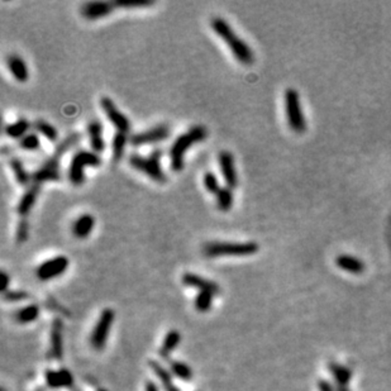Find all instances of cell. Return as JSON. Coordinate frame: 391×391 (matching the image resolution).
I'll return each instance as SVG.
<instances>
[{
  "mask_svg": "<svg viewBox=\"0 0 391 391\" xmlns=\"http://www.w3.org/2000/svg\"><path fill=\"white\" fill-rule=\"evenodd\" d=\"M210 27L213 32L217 34L219 38L226 42L227 46L231 49L236 60L242 65H252L254 61V54L251 47L242 39L236 32L233 31L228 22L220 17H214L210 19Z\"/></svg>",
  "mask_w": 391,
  "mask_h": 391,
  "instance_id": "6da1fadb",
  "label": "cell"
},
{
  "mask_svg": "<svg viewBox=\"0 0 391 391\" xmlns=\"http://www.w3.org/2000/svg\"><path fill=\"white\" fill-rule=\"evenodd\" d=\"M208 137V131L204 125H194L184 135L179 136L170 148V163L175 172H180L185 167V153L191 146L203 142Z\"/></svg>",
  "mask_w": 391,
  "mask_h": 391,
  "instance_id": "7a4b0ae2",
  "label": "cell"
},
{
  "mask_svg": "<svg viewBox=\"0 0 391 391\" xmlns=\"http://www.w3.org/2000/svg\"><path fill=\"white\" fill-rule=\"evenodd\" d=\"M259 249L256 242H208L203 247L204 256L217 257H246L257 253Z\"/></svg>",
  "mask_w": 391,
  "mask_h": 391,
  "instance_id": "3957f363",
  "label": "cell"
},
{
  "mask_svg": "<svg viewBox=\"0 0 391 391\" xmlns=\"http://www.w3.org/2000/svg\"><path fill=\"white\" fill-rule=\"evenodd\" d=\"M161 158H162V151L157 148V150H153L147 157L138 155V153H132L128 158V162L133 169L140 171L141 174H145L153 181L158 182V184H165L167 176L161 167Z\"/></svg>",
  "mask_w": 391,
  "mask_h": 391,
  "instance_id": "277c9868",
  "label": "cell"
},
{
  "mask_svg": "<svg viewBox=\"0 0 391 391\" xmlns=\"http://www.w3.org/2000/svg\"><path fill=\"white\" fill-rule=\"evenodd\" d=\"M100 156L94 151H78L71 158L70 166H69V180L75 186H80L85 181V167H99L101 166Z\"/></svg>",
  "mask_w": 391,
  "mask_h": 391,
  "instance_id": "5b68a950",
  "label": "cell"
},
{
  "mask_svg": "<svg viewBox=\"0 0 391 391\" xmlns=\"http://www.w3.org/2000/svg\"><path fill=\"white\" fill-rule=\"evenodd\" d=\"M285 109L288 123L291 129L296 133H304L306 131V119L301 110L300 96L295 89H288L285 93Z\"/></svg>",
  "mask_w": 391,
  "mask_h": 391,
  "instance_id": "8992f818",
  "label": "cell"
},
{
  "mask_svg": "<svg viewBox=\"0 0 391 391\" xmlns=\"http://www.w3.org/2000/svg\"><path fill=\"white\" fill-rule=\"evenodd\" d=\"M114 321V311L111 309H105L103 310V313L99 316V320L96 323L95 328H94L93 334H91V346H93L95 350L101 351L105 347L106 340H108L109 331H110V327Z\"/></svg>",
  "mask_w": 391,
  "mask_h": 391,
  "instance_id": "52a82bcc",
  "label": "cell"
},
{
  "mask_svg": "<svg viewBox=\"0 0 391 391\" xmlns=\"http://www.w3.org/2000/svg\"><path fill=\"white\" fill-rule=\"evenodd\" d=\"M60 160L61 158L56 155H52L51 157L47 158L43 165L32 174V182L42 185L47 181H60Z\"/></svg>",
  "mask_w": 391,
  "mask_h": 391,
  "instance_id": "ba28073f",
  "label": "cell"
},
{
  "mask_svg": "<svg viewBox=\"0 0 391 391\" xmlns=\"http://www.w3.org/2000/svg\"><path fill=\"white\" fill-rule=\"evenodd\" d=\"M100 106L101 109L105 113L106 118H108L109 122L114 125L115 129L120 133H125L127 135L131 131V123L129 119L123 114L122 111L117 108V105L114 104V101L111 100L110 98H101L100 100Z\"/></svg>",
  "mask_w": 391,
  "mask_h": 391,
  "instance_id": "9c48e42d",
  "label": "cell"
},
{
  "mask_svg": "<svg viewBox=\"0 0 391 391\" xmlns=\"http://www.w3.org/2000/svg\"><path fill=\"white\" fill-rule=\"evenodd\" d=\"M170 136V127L167 124H160L156 127L150 128V129L145 131V132L136 133L131 137V143L135 147H140V146L145 145H152V143L162 142V141L167 140Z\"/></svg>",
  "mask_w": 391,
  "mask_h": 391,
  "instance_id": "30bf717a",
  "label": "cell"
},
{
  "mask_svg": "<svg viewBox=\"0 0 391 391\" xmlns=\"http://www.w3.org/2000/svg\"><path fill=\"white\" fill-rule=\"evenodd\" d=\"M69 267V259L65 256H58L54 258L47 259L41 264L37 269V277L42 281L52 280L54 277H58L66 271Z\"/></svg>",
  "mask_w": 391,
  "mask_h": 391,
  "instance_id": "8fae6325",
  "label": "cell"
},
{
  "mask_svg": "<svg viewBox=\"0 0 391 391\" xmlns=\"http://www.w3.org/2000/svg\"><path fill=\"white\" fill-rule=\"evenodd\" d=\"M218 162H219L220 172H222L227 186L231 189H236L238 186V175H237L233 155L229 151H222L218 156Z\"/></svg>",
  "mask_w": 391,
  "mask_h": 391,
  "instance_id": "7c38bea8",
  "label": "cell"
},
{
  "mask_svg": "<svg viewBox=\"0 0 391 391\" xmlns=\"http://www.w3.org/2000/svg\"><path fill=\"white\" fill-rule=\"evenodd\" d=\"M114 2H88L81 6L80 13L89 21H95L109 16L114 12Z\"/></svg>",
  "mask_w": 391,
  "mask_h": 391,
  "instance_id": "4fadbf2b",
  "label": "cell"
},
{
  "mask_svg": "<svg viewBox=\"0 0 391 391\" xmlns=\"http://www.w3.org/2000/svg\"><path fill=\"white\" fill-rule=\"evenodd\" d=\"M182 283H184V285L189 286V288L198 289L199 291H209V293L214 294V295H217L220 291L217 283L208 280V279H204V277L199 276V275L191 274V272L184 274V276H182Z\"/></svg>",
  "mask_w": 391,
  "mask_h": 391,
  "instance_id": "5bb4252c",
  "label": "cell"
},
{
  "mask_svg": "<svg viewBox=\"0 0 391 391\" xmlns=\"http://www.w3.org/2000/svg\"><path fill=\"white\" fill-rule=\"evenodd\" d=\"M39 192H41V185L32 182V185L28 187V190H27L23 194V197L21 198V200H19L18 203V207H17V213L19 214V217L26 218L27 215L31 213L34 204H36Z\"/></svg>",
  "mask_w": 391,
  "mask_h": 391,
  "instance_id": "9a60e30c",
  "label": "cell"
},
{
  "mask_svg": "<svg viewBox=\"0 0 391 391\" xmlns=\"http://www.w3.org/2000/svg\"><path fill=\"white\" fill-rule=\"evenodd\" d=\"M88 137L91 148L95 153H103L105 150V142L103 136V125L99 120H91L88 124Z\"/></svg>",
  "mask_w": 391,
  "mask_h": 391,
  "instance_id": "2e32d148",
  "label": "cell"
},
{
  "mask_svg": "<svg viewBox=\"0 0 391 391\" xmlns=\"http://www.w3.org/2000/svg\"><path fill=\"white\" fill-rule=\"evenodd\" d=\"M7 66H8L12 76H13L18 83H26V81L28 80V68H27L26 62H24V60L21 56H18V54H11V56H8V57H7Z\"/></svg>",
  "mask_w": 391,
  "mask_h": 391,
  "instance_id": "e0dca14e",
  "label": "cell"
},
{
  "mask_svg": "<svg viewBox=\"0 0 391 391\" xmlns=\"http://www.w3.org/2000/svg\"><path fill=\"white\" fill-rule=\"evenodd\" d=\"M95 226V219L91 214H83L74 222L73 233L76 238H88Z\"/></svg>",
  "mask_w": 391,
  "mask_h": 391,
  "instance_id": "ac0fdd59",
  "label": "cell"
},
{
  "mask_svg": "<svg viewBox=\"0 0 391 391\" xmlns=\"http://www.w3.org/2000/svg\"><path fill=\"white\" fill-rule=\"evenodd\" d=\"M51 343L52 356L56 360H62L63 345H62V323L58 319L53 321L51 329Z\"/></svg>",
  "mask_w": 391,
  "mask_h": 391,
  "instance_id": "d6986e66",
  "label": "cell"
},
{
  "mask_svg": "<svg viewBox=\"0 0 391 391\" xmlns=\"http://www.w3.org/2000/svg\"><path fill=\"white\" fill-rule=\"evenodd\" d=\"M46 380L48 386L53 388L69 387V386L73 385V376L68 370L47 371Z\"/></svg>",
  "mask_w": 391,
  "mask_h": 391,
  "instance_id": "ffe728a7",
  "label": "cell"
},
{
  "mask_svg": "<svg viewBox=\"0 0 391 391\" xmlns=\"http://www.w3.org/2000/svg\"><path fill=\"white\" fill-rule=\"evenodd\" d=\"M336 264L343 271L351 272V274L358 275L361 272L365 271L366 266L360 258L355 256H348V254H342V256H338L336 259Z\"/></svg>",
  "mask_w": 391,
  "mask_h": 391,
  "instance_id": "44dd1931",
  "label": "cell"
},
{
  "mask_svg": "<svg viewBox=\"0 0 391 391\" xmlns=\"http://www.w3.org/2000/svg\"><path fill=\"white\" fill-rule=\"evenodd\" d=\"M9 166H11L12 171L14 172V177H16L17 182L21 186H27L29 182L32 181V175L28 174V171L24 167L23 162L19 158L13 157L9 161Z\"/></svg>",
  "mask_w": 391,
  "mask_h": 391,
  "instance_id": "7402d4cb",
  "label": "cell"
},
{
  "mask_svg": "<svg viewBox=\"0 0 391 391\" xmlns=\"http://www.w3.org/2000/svg\"><path fill=\"white\" fill-rule=\"evenodd\" d=\"M29 127H31V124H29L28 120H27L26 118H21V119L16 120V122L12 123V124L7 125L4 132H6V135L8 136V137L14 138V140H18V138L22 140V138L26 136V133L28 132Z\"/></svg>",
  "mask_w": 391,
  "mask_h": 391,
  "instance_id": "603a6c76",
  "label": "cell"
},
{
  "mask_svg": "<svg viewBox=\"0 0 391 391\" xmlns=\"http://www.w3.org/2000/svg\"><path fill=\"white\" fill-rule=\"evenodd\" d=\"M128 138L125 133H115L114 138H113V143H111V158H113L114 162H119L123 158Z\"/></svg>",
  "mask_w": 391,
  "mask_h": 391,
  "instance_id": "cb8c5ba5",
  "label": "cell"
},
{
  "mask_svg": "<svg viewBox=\"0 0 391 391\" xmlns=\"http://www.w3.org/2000/svg\"><path fill=\"white\" fill-rule=\"evenodd\" d=\"M217 197V207L220 212H228L233 205V189L228 186H224L218 191Z\"/></svg>",
  "mask_w": 391,
  "mask_h": 391,
  "instance_id": "d4e9b609",
  "label": "cell"
},
{
  "mask_svg": "<svg viewBox=\"0 0 391 391\" xmlns=\"http://www.w3.org/2000/svg\"><path fill=\"white\" fill-rule=\"evenodd\" d=\"M180 340H181V336H180L179 332L170 331L169 333H167V336H166L165 341H163L162 347H161V350H160L161 357H163V358L169 357L170 353H171L172 351H174L175 348L177 347Z\"/></svg>",
  "mask_w": 391,
  "mask_h": 391,
  "instance_id": "484cf974",
  "label": "cell"
},
{
  "mask_svg": "<svg viewBox=\"0 0 391 391\" xmlns=\"http://www.w3.org/2000/svg\"><path fill=\"white\" fill-rule=\"evenodd\" d=\"M329 370H331L332 375L340 386H347L351 377H352V372H351L350 368L338 365V363H329Z\"/></svg>",
  "mask_w": 391,
  "mask_h": 391,
  "instance_id": "4316f807",
  "label": "cell"
},
{
  "mask_svg": "<svg viewBox=\"0 0 391 391\" xmlns=\"http://www.w3.org/2000/svg\"><path fill=\"white\" fill-rule=\"evenodd\" d=\"M150 365H151V368H152V370L155 371L156 375H157V377L161 380V382H162L163 387H165L166 391H179V388H177L176 386L174 385V382H172L171 375H170V373L167 372L162 366L158 365L157 362H151Z\"/></svg>",
  "mask_w": 391,
  "mask_h": 391,
  "instance_id": "83f0119b",
  "label": "cell"
},
{
  "mask_svg": "<svg viewBox=\"0 0 391 391\" xmlns=\"http://www.w3.org/2000/svg\"><path fill=\"white\" fill-rule=\"evenodd\" d=\"M33 128L36 129V132H38L39 135L43 136L44 138H47V140L51 141V142H56V141H57V129L52 124H49L48 122H46V120H36L33 124Z\"/></svg>",
  "mask_w": 391,
  "mask_h": 391,
  "instance_id": "f1b7e54d",
  "label": "cell"
},
{
  "mask_svg": "<svg viewBox=\"0 0 391 391\" xmlns=\"http://www.w3.org/2000/svg\"><path fill=\"white\" fill-rule=\"evenodd\" d=\"M79 141H80V135L76 132L71 133V135H69L68 137L65 138V140L62 141V142H60L57 145V147L54 148L53 151V155H56L57 157L62 158V156L65 155L66 152H68L69 150H71V148L74 147V146H76L79 143Z\"/></svg>",
  "mask_w": 391,
  "mask_h": 391,
  "instance_id": "f546056e",
  "label": "cell"
},
{
  "mask_svg": "<svg viewBox=\"0 0 391 391\" xmlns=\"http://www.w3.org/2000/svg\"><path fill=\"white\" fill-rule=\"evenodd\" d=\"M39 315V308L37 305H28L26 308H23L22 310L18 311L17 314V319H18L19 323L26 324L31 323V321L36 320Z\"/></svg>",
  "mask_w": 391,
  "mask_h": 391,
  "instance_id": "4dcf8cb0",
  "label": "cell"
},
{
  "mask_svg": "<svg viewBox=\"0 0 391 391\" xmlns=\"http://www.w3.org/2000/svg\"><path fill=\"white\" fill-rule=\"evenodd\" d=\"M19 147L23 151H29L33 152L41 147V141L36 133H29V135L24 136L22 140H19Z\"/></svg>",
  "mask_w": 391,
  "mask_h": 391,
  "instance_id": "1f68e13d",
  "label": "cell"
},
{
  "mask_svg": "<svg viewBox=\"0 0 391 391\" xmlns=\"http://www.w3.org/2000/svg\"><path fill=\"white\" fill-rule=\"evenodd\" d=\"M213 296H214V294L209 293V291H199L197 299H195V308L199 311L209 310L210 306H212Z\"/></svg>",
  "mask_w": 391,
  "mask_h": 391,
  "instance_id": "d6a6232c",
  "label": "cell"
},
{
  "mask_svg": "<svg viewBox=\"0 0 391 391\" xmlns=\"http://www.w3.org/2000/svg\"><path fill=\"white\" fill-rule=\"evenodd\" d=\"M203 184H204V187L207 189L208 192L210 194L217 195L218 191H219L222 187L219 185V180H218L217 175L213 174V172L208 171L204 174V177H203Z\"/></svg>",
  "mask_w": 391,
  "mask_h": 391,
  "instance_id": "836d02e7",
  "label": "cell"
},
{
  "mask_svg": "<svg viewBox=\"0 0 391 391\" xmlns=\"http://www.w3.org/2000/svg\"><path fill=\"white\" fill-rule=\"evenodd\" d=\"M155 4L151 0H115V8H146Z\"/></svg>",
  "mask_w": 391,
  "mask_h": 391,
  "instance_id": "e575fe53",
  "label": "cell"
},
{
  "mask_svg": "<svg viewBox=\"0 0 391 391\" xmlns=\"http://www.w3.org/2000/svg\"><path fill=\"white\" fill-rule=\"evenodd\" d=\"M171 370L172 372H174L177 377L181 378V380L187 381L192 377V372L189 368V366H186L182 362H179V361L171 362Z\"/></svg>",
  "mask_w": 391,
  "mask_h": 391,
  "instance_id": "d590c367",
  "label": "cell"
},
{
  "mask_svg": "<svg viewBox=\"0 0 391 391\" xmlns=\"http://www.w3.org/2000/svg\"><path fill=\"white\" fill-rule=\"evenodd\" d=\"M28 233H29V224L28 220L26 218H21L17 224V231H16V242L18 244L24 243L28 238Z\"/></svg>",
  "mask_w": 391,
  "mask_h": 391,
  "instance_id": "8d00e7d4",
  "label": "cell"
},
{
  "mask_svg": "<svg viewBox=\"0 0 391 391\" xmlns=\"http://www.w3.org/2000/svg\"><path fill=\"white\" fill-rule=\"evenodd\" d=\"M4 298H6V300L9 301H18L28 299L29 295L26 291H7V293L4 294Z\"/></svg>",
  "mask_w": 391,
  "mask_h": 391,
  "instance_id": "74e56055",
  "label": "cell"
},
{
  "mask_svg": "<svg viewBox=\"0 0 391 391\" xmlns=\"http://www.w3.org/2000/svg\"><path fill=\"white\" fill-rule=\"evenodd\" d=\"M0 279H2V291H3L4 294L7 293V289H8V285H9V281H11V277L8 276V274L7 272H2V276H0Z\"/></svg>",
  "mask_w": 391,
  "mask_h": 391,
  "instance_id": "f35d334b",
  "label": "cell"
},
{
  "mask_svg": "<svg viewBox=\"0 0 391 391\" xmlns=\"http://www.w3.org/2000/svg\"><path fill=\"white\" fill-rule=\"evenodd\" d=\"M318 386H319V391H334V388L332 387V385L328 382V381H323V380L319 381Z\"/></svg>",
  "mask_w": 391,
  "mask_h": 391,
  "instance_id": "ab89813d",
  "label": "cell"
},
{
  "mask_svg": "<svg viewBox=\"0 0 391 391\" xmlns=\"http://www.w3.org/2000/svg\"><path fill=\"white\" fill-rule=\"evenodd\" d=\"M146 391H158V388L153 382H147V385H146Z\"/></svg>",
  "mask_w": 391,
  "mask_h": 391,
  "instance_id": "60d3db41",
  "label": "cell"
},
{
  "mask_svg": "<svg viewBox=\"0 0 391 391\" xmlns=\"http://www.w3.org/2000/svg\"><path fill=\"white\" fill-rule=\"evenodd\" d=\"M337 391H348V388L346 386H338Z\"/></svg>",
  "mask_w": 391,
  "mask_h": 391,
  "instance_id": "b9f144b4",
  "label": "cell"
},
{
  "mask_svg": "<svg viewBox=\"0 0 391 391\" xmlns=\"http://www.w3.org/2000/svg\"><path fill=\"white\" fill-rule=\"evenodd\" d=\"M101 391H103V390H101Z\"/></svg>",
  "mask_w": 391,
  "mask_h": 391,
  "instance_id": "7bdbcfd3",
  "label": "cell"
}]
</instances>
